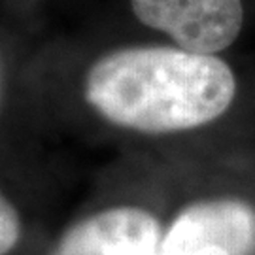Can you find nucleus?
Returning a JSON list of instances; mask_svg holds the SVG:
<instances>
[{"label": "nucleus", "instance_id": "nucleus-4", "mask_svg": "<svg viewBox=\"0 0 255 255\" xmlns=\"http://www.w3.org/2000/svg\"><path fill=\"white\" fill-rule=\"evenodd\" d=\"M163 231L146 208L121 204L76 221L49 255H155Z\"/></svg>", "mask_w": 255, "mask_h": 255}, {"label": "nucleus", "instance_id": "nucleus-6", "mask_svg": "<svg viewBox=\"0 0 255 255\" xmlns=\"http://www.w3.org/2000/svg\"><path fill=\"white\" fill-rule=\"evenodd\" d=\"M206 255H229V254L225 252V250H219V248H218V250H212V252H208Z\"/></svg>", "mask_w": 255, "mask_h": 255}, {"label": "nucleus", "instance_id": "nucleus-3", "mask_svg": "<svg viewBox=\"0 0 255 255\" xmlns=\"http://www.w3.org/2000/svg\"><path fill=\"white\" fill-rule=\"evenodd\" d=\"M255 255V208L240 199H210L183 208L163 231L155 255Z\"/></svg>", "mask_w": 255, "mask_h": 255}, {"label": "nucleus", "instance_id": "nucleus-7", "mask_svg": "<svg viewBox=\"0 0 255 255\" xmlns=\"http://www.w3.org/2000/svg\"><path fill=\"white\" fill-rule=\"evenodd\" d=\"M0 99H2V68H0Z\"/></svg>", "mask_w": 255, "mask_h": 255}, {"label": "nucleus", "instance_id": "nucleus-1", "mask_svg": "<svg viewBox=\"0 0 255 255\" xmlns=\"http://www.w3.org/2000/svg\"><path fill=\"white\" fill-rule=\"evenodd\" d=\"M83 97L116 127L172 134L221 118L237 97V78L216 55L178 46H128L89 66Z\"/></svg>", "mask_w": 255, "mask_h": 255}, {"label": "nucleus", "instance_id": "nucleus-5", "mask_svg": "<svg viewBox=\"0 0 255 255\" xmlns=\"http://www.w3.org/2000/svg\"><path fill=\"white\" fill-rule=\"evenodd\" d=\"M23 223L15 204L0 189V255L11 254L21 240Z\"/></svg>", "mask_w": 255, "mask_h": 255}, {"label": "nucleus", "instance_id": "nucleus-2", "mask_svg": "<svg viewBox=\"0 0 255 255\" xmlns=\"http://www.w3.org/2000/svg\"><path fill=\"white\" fill-rule=\"evenodd\" d=\"M136 19L164 32L178 47L216 55L242 32V0H130Z\"/></svg>", "mask_w": 255, "mask_h": 255}]
</instances>
